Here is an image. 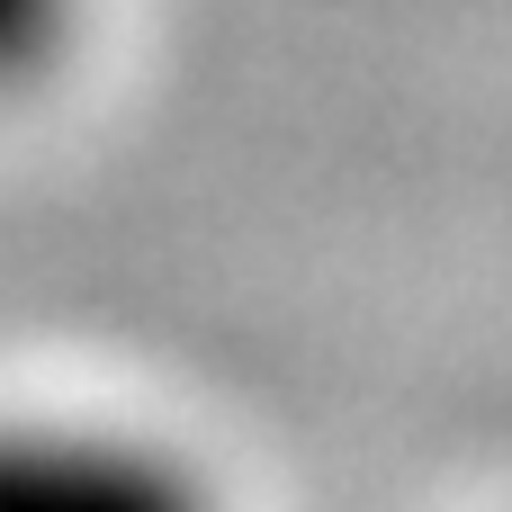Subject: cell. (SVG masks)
Segmentation results:
<instances>
[{
	"label": "cell",
	"instance_id": "2",
	"mask_svg": "<svg viewBox=\"0 0 512 512\" xmlns=\"http://www.w3.org/2000/svg\"><path fill=\"white\" fill-rule=\"evenodd\" d=\"M90 0H0V99L54 81V63L81 45Z\"/></svg>",
	"mask_w": 512,
	"mask_h": 512
},
{
	"label": "cell",
	"instance_id": "1",
	"mask_svg": "<svg viewBox=\"0 0 512 512\" xmlns=\"http://www.w3.org/2000/svg\"><path fill=\"white\" fill-rule=\"evenodd\" d=\"M0 512H225L216 477L117 414H0Z\"/></svg>",
	"mask_w": 512,
	"mask_h": 512
}]
</instances>
